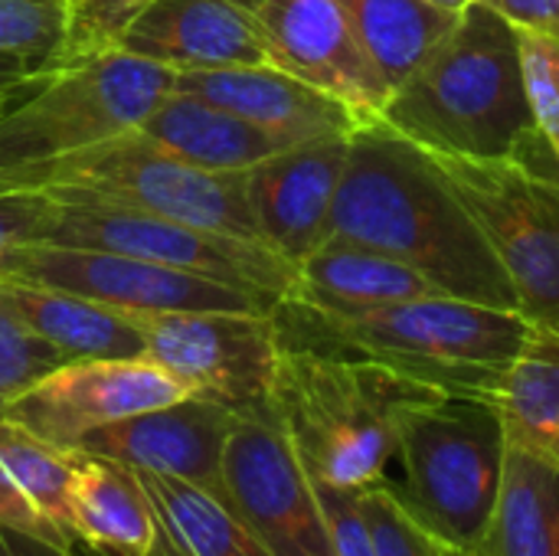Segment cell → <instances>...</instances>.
I'll use <instances>...</instances> for the list:
<instances>
[{"label":"cell","mask_w":559,"mask_h":556,"mask_svg":"<svg viewBox=\"0 0 559 556\" xmlns=\"http://www.w3.org/2000/svg\"><path fill=\"white\" fill-rule=\"evenodd\" d=\"M331 236L393 256L442 295L521 311L481 226L432 157L380 121L350 134Z\"/></svg>","instance_id":"6da1fadb"},{"label":"cell","mask_w":559,"mask_h":556,"mask_svg":"<svg viewBox=\"0 0 559 556\" xmlns=\"http://www.w3.org/2000/svg\"><path fill=\"white\" fill-rule=\"evenodd\" d=\"M272 321L282 347L373 360L449 400L491 406L534 331L521 311L452 295H426L354 315L282 298L272 308Z\"/></svg>","instance_id":"7a4b0ae2"},{"label":"cell","mask_w":559,"mask_h":556,"mask_svg":"<svg viewBox=\"0 0 559 556\" xmlns=\"http://www.w3.org/2000/svg\"><path fill=\"white\" fill-rule=\"evenodd\" d=\"M377 121L432 154L508 161L537 131L518 26L478 0L468 3L445 39L390 95Z\"/></svg>","instance_id":"3957f363"},{"label":"cell","mask_w":559,"mask_h":556,"mask_svg":"<svg viewBox=\"0 0 559 556\" xmlns=\"http://www.w3.org/2000/svg\"><path fill=\"white\" fill-rule=\"evenodd\" d=\"M449 400L390 367L282 347L272 410L314 485L360 492L386 475L409 413Z\"/></svg>","instance_id":"277c9868"},{"label":"cell","mask_w":559,"mask_h":556,"mask_svg":"<svg viewBox=\"0 0 559 556\" xmlns=\"http://www.w3.org/2000/svg\"><path fill=\"white\" fill-rule=\"evenodd\" d=\"M177 72L124 49L56 69L0 111V190L33 170L134 131Z\"/></svg>","instance_id":"5b68a950"},{"label":"cell","mask_w":559,"mask_h":556,"mask_svg":"<svg viewBox=\"0 0 559 556\" xmlns=\"http://www.w3.org/2000/svg\"><path fill=\"white\" fill-rule=\"evenodd\" d=\"M406 501L455 551L478 554L498 511L508 436L491 403L436 400L406 416Z\"/></svg>","instance_id":"8992f818"},{"label":"cell","mask_w":559,"mask_h":556,"mask_svg":"<svg viewBox=\"0 0 559 556\" xmlns=\"http://www.w3.org/2000/svg\"><path fill=\"white\" fill-rule=\"evenodd\" d=\"M10 190L82 193L187 226L262 242L246 193V170L219 174L193 167L157 151L134 131L33 170Z\"/></svg>","instance_id":"52a82bcc"},{"label":"cell","mask_w":559,"mask_h":556,"mask_svg":"<svg viewBox=\"0 0 559 556\" xmlns=\"http://www.w3.org/2000/svg\"><path fill=\"white\" fill-rule=\"evenodd\" d=\"M46 193V190H43ZM52 206L39 239L59 246L108 249L144 262L216 279L278 305L295 292L298 269L259 239L187 226L167 216L128 210L82 193H49Z\"/></svg>","instance_id":"ba28073f"},{"label":"cell","mask_w":559,"mask_h":556,"mask_svg":"<svg viewBox=\"0 0 559 556\" xmlns=\"http://www.w3.org/2000/svg\"><path fill=\"white\" fill-rule=\"evenodd\" d=\"M432 164L462 197L501 269L518 308L534 328L559 331V187L514 161L432 154Z\"/></svg>","instance_id":"9c48e42d"},{"label":"cell","mask_w":559,"mask_h":556,"mask_svg":"<svg viewBox=\"0 0 559 556\" xmlns=\"http://www.w3.org/2000/svg\"><path fill=\"white\" fill-rule=\"evenodd\" d=\"M131 321L144 338V357L193 397L239 416L275 413L272 387L282 344L272 311H160L131 315Z\"/></svg>","instance_id":"30bf717a"},{"label":"cell","mask_w":559,"mask_h":556,"mask_svg":"<svg viewBox=\"0 0 559 556\" xmlns=\"http://www.w3.org/2000/svg\"><path fill=\"white\" fill-rule=\"evenodd\" d=\"M0 279L29 282L43 288H59L82 295L88 301L131 311V315H160V311H272L275 305L246 288L180 272L170 265L144 262L134 256L59 246V242H16L0 259Z\"/></svg>","instance_id":"8fae6325"},{"label":"cell","mask_w":559,"mask_h":556,"mask_svg":"<svg viewBox=\"0 0 559 556\" xmlns=\"http://www.w3.org/2000/svg\"><path fill=\"white\" fill-rule=\"evenodd\" d=\"M223 492L272 556H337L318 488L275 413L236 416Z\"/></svg>","instance_id":"7c38bea8"},{"label":"cell","mask_w":559,"mask_h":556,"mask_svg":"<svg viewBox=\"0 0 559 556\" xmlns=\"http://www.w3.org/2000/svg\"><path fill=\"white\" fill-rule=\"evenodd\" d=\"M187 397L193 393L151 357H95L69 360L46 374L10 403L3 419L52 446L75 449L79 439L102 426Z\"/></svg>","instance_id":"4fadbf2b"},{"label":"cell","mask_w":559,"mask_h":556,"mask_svg":"<svg viewBox=\"0 0 559 556\" xmlns=\"http://www.w3.org/2000/svg\"><path fill=\"white\" fill-rule=\"evenodd\" d=\"M255 23L272 66L344 102L364 125L383 115L390 85L357 39L341 0H259Z\"/></svg>","instance_id":"5bb4252c"},{"label":"cell","mask_w":559,"mask_h":556,"mask_svg":"<svg viewBox=\"0 0 559 556\" xmlns=\"http://www.w3.org/2000/svg\"><path fill=\"white\" fill-rule=\"evenodd\" d=\"M350 134L278 151L246 170L259 236L295 269L331 239V213L347 167Z\"/></svg>","instance_id":"9a60e30c"},{"label":"cell","mask_w":559,"mask_h":556,"mask_svg":"<svg viewBox=\"0 0 559 556\" xmlns=\"http://www.w3.org/2000/svg\"><path fill=\"white\" fill-rule=\"evenodd\" d=\"M239 413L187 397L170 406H157L111 426H102L79 439L75 452L118 462L131 472H157L193 482L219 498L223 492V449Z\"/></svg>","instance_id":"2e32d148"},{"label":"cell","mask_w":559,"mask_h":556,"mask_svg":"<svg viewBox=\"0 0 559 556\" xmlns=\"http://www.w3.org/2000/svg\"><path fill=\"white\" fill-rule=\"evenodd\" d=\"M174 88L200 95L249 121L282 151L321 138L354 134L364 121L328 92L301 82L278 66H233L177 72Z\"/></svg>","instance_id":"e0dca14e"},{"label":"cell","mask_w":559,"mask_h":556,"mask_svg":"<svg viewBox=\"0 0 559 556\" xmlns=\"http://www.w3.org/2000/svg\"><path fill=\"white\" fill-rule=\"evenodd\" d=\"M118 49L174 72L272 66L252 0H154Z\"/></svg>","instance_id":"ac0fdd59"},{"label":"cell","mask_w":559,"mask_h":556,"mask_svg":"<svg viewBox=\"0 0 559 556\" xmlns=\"http://www.w3.org/2000/svg\"><path fill=\"white\" fill-rule=\"evenodd\" d=\"M426 295H442V292L416 269L377 249L331 236L298 265L295 292L288 298L321 311L354 315V311L426 298Z\"/></svg>","instance_id":"d6986e66"},{"label":"cell","mask_w":559,"mask_h":556,"mask_svg":"<svg viewBox=\"0 0 559 556\" xmlns=\"http://www.w3.org/2000/svg\"><path fill=\"white\" fill-rule=\"evenodd\" d=\"M134 134L177 161L219 174H242L282 151L249 121L180 88H170Z\"/></svg>","instance_id":"ffe728a7"},{"label":"cell","mask_w":559,"mask_h":556,"mask_svg":"<svg viewBox=\"0 0 559 556\" xmlns=\"http://www.w3.org/2000/svg\"><path fill=\"white\" fill-rule=\"evenodd\" d=\"M69 531L98 556H147L157 541V518L131 469L75 452Z\"/></svg>","instance_id":"44dd1931"},{"label":"cell","mask_w":559,"mask_h":556,"mask_svg":"<svg viewBox=\"0 0 559 556\" xmlns=\"http://www.w3.org/2000/svg\"><path fill=\"white\" fill-rule=\"evenodd\" d=\"M0 301L69 360L144 357V338L128 311L13 279H0Z\"/></svg>","instance_id":"7402d4cb"},{"label":"cell","mask_w":559,"mask_h":556,"mask_svg":"<svg viewBox=\"0 0 559 556\" xmlns=\"http://www.w3.org/2000/svg\"><path fill=\"white\" fill-rule=\"evenodd\" d=\"M134 478L180 556H272L226 498L174 475L134 472Z\"/></svg>","instance_id":"603a6c76"},{"label":"cell","mask_w":559,"mask_h":556,"mask_svg":"<svg viewBox=\"0 0 559 556\" xmlns=\"http://www.w3.org/2000/svg\"><path fill=\"white\" fill-rule=\"evenodd\" d=\"M495 410L511 449L559 469V331H531Z\"/></svg>","instance_id":"cb8c5ba5"},{"label":"cell","mask_w":559,"mask_h":556,"mask_svg":"<svg viewBox=\"0 0 559 556\" xmlns=\"http://www.w3.org/2000/svg\"><path fill=\"white\" fill-rule=\"evenodd\" d=\"M475 556H559V469L508 446L495 521Z\"/></svg>","instance_id":"d4e9b609"},{"label":"cell","mask_w":559,"mask_h":556,"mask_svg":"<svg viewBox=\"0 0 559 556\" xmlns=\"http://www.w3.org/2000/svg\"><path fill=\"white\" fill-rule=\"evenodd\" d=\"M357 39L390 85V95L426 62L459 23V13L426 0H341Z\"/></svg>","instance_id":"484cf974"},{"label":"cell","mask_w":559,"mask_h":556,"mask_svg":"<svg viewBox=\"0 0 559 556\" xmlns=\"http://www.w3.org/2000/svg\"><path fill=\"white\" fill-rule=\"evenodd\" d=\"M0 459L13 482L36 505V511L66 537L69 531V485L75 475V449L52 446L29 429L0 419Z\"/></svg>","instance_id":"4316f807"},{"label":"cell","mask_w":559,"mask_h":556,"mask_svg":"<svg viewBox=\"0 0 559 556\" xmlns=\"http://www.w3.org/2000/svg\"><path fill=\"white\" fill-rule=\"evenodd\" d=\"M380 556H449V544L413 511L403 488L386 475L357 492Z\"/></svg>","instance_id":"83f0119b"},{"label":"cell","mask_w":559,"mask_h":556,"mask_svg":"<svg viewBox=\"0 0 559 556\" xmlns=\"http://www.w3.org/2000/svg\"><path fill=\"white\" fill-rule=\"evenodd\" d=\"M154 0H66V29L52 72L115 52L128 26Z\"/></svg>","instance_id":"f1b7e54d"},{"label":"cell","mask_w":559,"mask_h":556,"mask_svg":"<svg viewBox=\"0 0 559 556\" xmlns=\"http://www.w3.org/2000/svg\"><path fill=\"white\" fill-rule=\"evenodd\" d=\"M66 29V0H0V52L49 75Z\"/></svg>","instance_id":"f546056e"},{"label":"cell","mask_w":559,"mask_h":556,"mask_svg":"<svg viewBox=\"0 0 559 556\" xmlns=\"http://www.w3.org/2000/svg\"><path fill=\"white\" fill-rule=\"evenodd\" d=\"M69 364L52 344L36 338L3 301H0V419L13 400L39 383L56 367Z\"/></svg>","instance_id":"4dcf8cb0"},{"label":"cell","mask_w":559,"mask_h":556,"mask_svg":"<svg viewBox=\"0 0 559 556\" xmlns=\"http://www.w3.org/2000/svg\"><path fill=\"white\" fill-rule=\"evenodd\" d=\"M518 46H521V72H524V88L527 102L534 111L537 131L557 144L559 141V39L518 29Z\"/></svg>","instance_id":"1f68e13d"},{"label":"cell","mask_w":559,"mask_h":556,"mask_svg":"<svg viewBox=\"0 0 559 556\" xmlns=\"http://www.w3.org/2000/svg\"><path fill=\"white\" fill-rule=\"evenodd\" d=\"M328 528H331V541L337 556H380L373 534L367 528V518L360 511V498L357 492H344V488H328V485H314Z\"/></svg>","instance_id":"d6a6232c"},{"label":"cell","mask_w":559,"mask_h":556,"mask_svg":"<svg viewBox=\"0 0 559 556\" xmlns=\"http://www.w3.org/2000/svg\"><path fill=\"white\" fill-rule=\"evenodd\" d=\"M52 197L43 190H0V259L16 242H33L43 233Z\"/></svg>","instance_id":"836d02e7"},{"label":"cell","mask_w":559,"mask_h":556,"mask_svg":"<svg viewBox=\"0 0 559 556\" xmlns=\"http://www.w3.org/2000/svg\"><path fill=\"white\" fill-rule=\"evenodd\" d=\"M0 531L29 537L36 544H72V537H66L62 531H56L39 511L36 505L23 495V488L13 482L10 469L0 459Z\"/></svg>","instance_id":"e575fe53"},{"label":"cell","mask_w":559,"mask_h":556,"mask_svg":"<svg viewBox=\"0 0 559 556\" xmlns=\"http://www.w3.org/2000/svg\"><path fill=\"white\" fill-rule=\"evenodd\" d=\"M518 29L559 39V0H478Z\"/></svg>","instance_id":"d590c367"},{"label":"cell","mask_w":559,"mask_h":556,"mask_svg":"<svg viewBox=\"0 0 559 556\" xmlns=\"http://www.w3.org/2000/svg\"><path fill=\"white\" fill-rule=\"evenodd\" d=\"M508 161H514L518 167L531 170L534 177H544V180H550V184H557L559 187V141L557 144H550L540 131H531V134L514 147V154H511Z\"/></svg>","instance_id":"8d00e7d4"},{"label":"cell","mask_w":559,"mask_h":556,"mask_svg":"<svg viewBox=\"0 0 559 556\" xmlns=\"http://www.w3.org/2000/svg\"><path fill=\"white\" fill-rule=\"evenodd\" d=\"M39 79H46V75H39L29 62H23L20 56L0 52V111L10 102H16V95L29 92Z\"/></svg>","instance_id":"74e56055"},{"label":"cell","mask_w":559,"mask_h":556,"mask_svg":"<svg viewBox=\"0 0 559 556\" xmlns=\"http://www.w3.org/2000/svg\"><path fill=\"white\" fill-rule=\"evenodd\" d=\"M23 544H26V551L29 556H95L92 551H85L82 544H36V541H29V537H23Z\"/></svg>","instance_id":"f35d334b"},{"label":"cell","mask_w":559,"mask_h":556,"mask_svg":"<svg viewBox=\"0 0 559 556\" xmlns=\"http://www.w3.org/2000/svg\"><path fill=\"white\" fill-rule=\"evenodd\" d=\"M0 556H29L26 544L20 534H10V531H0Z\"/></svg>","instance_id":"ab89813d"},{"label":"cell","mask_w":559,"mask_h":556,"mask_svg":"<svg viewBox=\"0 0 559 556\" xmlns=\"http://www.w3.org/2000/svg\"><path fill=\"white\" fill-rule=\"evenodd\" d=\"M95 556H98V554H95ZM147 556H180V554H177V547H174V544H170V541H167V537L160 534V528H157V541H154V551H151Z\"/></svg>","instance_id":"60d3db41"},{"label":"cell","mask_w":559,"mask_h":556,"mask_svg":"<svg viewBox=\"0 0 559 556\" xmlns=\"http://www.w3.org/2000/svg\"><path fill=\"white\" fill-rule=\"evenodd\" d=\"M426 3H432V7H442V10H452V13H462L468 3H475V0H426Z\"/></svg>","instance_id":"b9f144b4"},{"label":"cell","mask_w":559,"mask_h":556,"mask_svg":"<svg viewBox=\"0 0 559 556\" xmlns=\"http://www.w3.org/2000/svg\"><path fill=\"white\" fill-rule=\"evenodd\" d=\"M449 556H475V554H465V551H455V547H449Z\"/></svg>","instance_id":"7bdbcfd3"}]
</instances>
